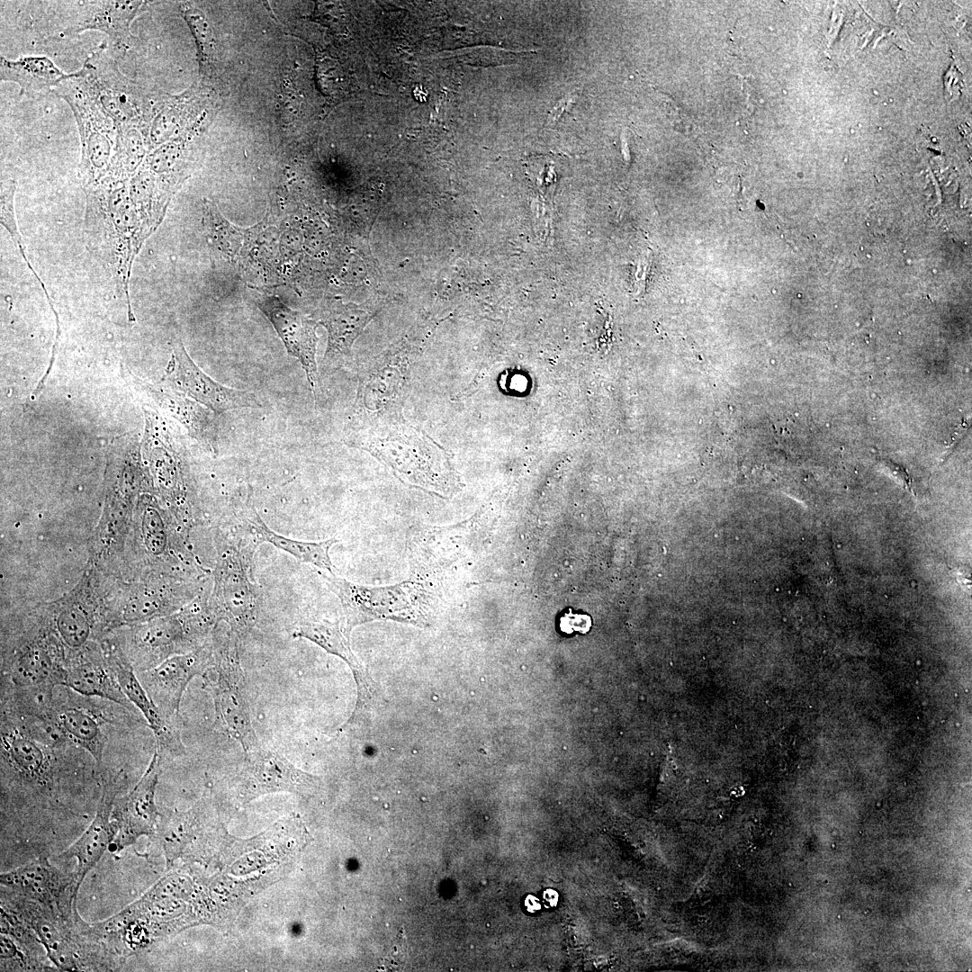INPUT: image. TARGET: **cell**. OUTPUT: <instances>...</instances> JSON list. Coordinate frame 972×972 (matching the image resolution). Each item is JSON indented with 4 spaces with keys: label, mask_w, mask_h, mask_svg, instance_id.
<instances>
[{
    "label": "cell",
    "mask_w": 972,
    "mask_h": 972,
    "mask_svg": "<svg viewBox=\"0 0 972 972\" xmlns=\"http://www.w3.org/2000/svg\"><path fill=\"white\" fill-rule=\"evenodd\" d=\"M184 641V628L176 618H164L143 626L135 634L137 646L145 653L139 672L166 660Z\"/></svg>",
    "instance_id": "obj_22"
},
{
    "label": "cell",
    "mask_w": 972,
    "mask_h": 972,
    "mask_svg": "<svg viewBox=\"0 0 972 972\" xmlns=\"http://www.w3.org/2000/svg\"><path fill=\"white\" fill-rule=\"evenodd\" d=\"M77 73L118 130L130 127L144 129L156 96L120 70L106 42L87 56Z\"/></svg>",
    "instance_id": "obj_3"
},
{
    "label": "cell",
    "mask_w": 972,
    "mask_h": 972,
    "mask_svg": "<svg viewBox=\"0 0 972 972\" xmlns=\"http://www.w3.org/2000/svg\"><path fill=\"white\" fill-rule=\"evenodd\" d=\"M256 303L273 325L288 354L301 363L316 398L319 380L316 322L288 307L276 295L256 293Z\"/></svg>",
    "instance_id": "obj_10"
},
{
    "label": "cell",
    "mask_w": 972,
    "mask_h": 972,
    "mask_svg": "<svg viewBox=\"0 0 972 972\" xmlns=\"http://www.w3.org/2000/svg\"><path fill=\"white\" fill-rule=\"evenodd\" d=\"M367 320V313L352 304L337 302L320 312L319 322L326 328L328 334L323 363L326 370L336 368L344 363Z\"/></svg>",
    "instance_id": "obj_18"
},
{
    "label": "cell",
    "mask_w": 972,
    "mask_h": 972,
    "mask_svg": "<svg viewBox=\"0 0 972 972\" xmlns=\"http://www.w3.org/2000/svg\"><path fill=\"white\" fill-rule=\"evenodd\" d=\"M122 375L141 400L178 420L198 443L216 453L217 430L213 411L164 384L147 383L127 370L122 372Z\"/></svg>",
    "instance_id": "obj_12"
},
{
    "label": "cell",
    "mask_w": 972,
    "mask_h": 972,
    "mask_svg": "<svg viewBox=\"0 0 972 972\" xmlns=\"http://www.w3.org/2000/svg\"><path fill=\"white\" fill-rule=\"evenodd\" d=\"M143 536L148 550L160 554L166 546V536L162 518L155 508L146 510L142 523Z\"/></svg>",
    "instance_id": "obj_28"
},
{
    "label": "cell",
    "mask_w": 972,
    "mask_h": 972,
    "mask_svg": "<svg viewBox=\"0 0 972 972\" xmlns=\"http://www.w3.org/2000/svg\"><path fill=\"white\" fill-rule=\"evenodd\" d=\"M143 1H94L84 4L78 18L64 32L76 35L86 31L105 33L114 43L126 45L133 35L130 26L140 14Z\"/></svg>",
    "instance_id": "obj_16"
},
{
    "label": "cell",
    "mask_w": 972,
    "mask_h": 972,
    "mask_svg": "<svg viewBox=\"0 0 972 972\" xmlns=\"http://www.w3.org/2000/svg\"><path fill=\"white\" fill-rule=\"evenodd\" d=\"M54 94L71 108L81 143L79 176L83 187L101 179L113 156L118 129L92 96L77 71L63 79Z\"/></svg>",
    "instance_id": "obj_4"
},
{
    "label": "cell",
    "mask_w": 972,
    "mask_h": 972,
    "mask_svg": "<svg viewBox=\"0 0 972 972\" xmlns=\"http://www.w3.org/2000/svg\"><path fill=\"white\" fill-rule=\"evenodd\" d=\"M63 686L84 696L108 699L129 711L134 709L107 662L98 659L82 655L67 662Z\"/></svg>",
    "instance_id": "obj_17"
},
{
    "label": "cell",
    "mask_w": 972,
    "mask_h": 972,
    "mask_svg": "<svg viewBox=\"0 0 972 972\" xmlns=\"http://www.w3.org/2000/svg\"><path fill=\"white\" fill-rule=\"evenodd\" d=\"M246 520L258 543H268L292 554L301 562L333 572L329 550L339 540L329 538L321 542H305L286 537L269 528L254 508H249L247 511Z\"/></svg>",
    "instance_id": "obj_21"
},
{
    "label": "cell",
    "mask_w": 972,
    "mask_h": 972,
    "mask_svg": "<svg viewBox=\"0 0 972 972\" xmlns=\"http://www.w3.org/2000/svg\"><path fill=\"white\" fill-rule=\"evenodd\" d=\"M213 652L217 679L210 687L215 706V726L238 742L245 752H250L260 744L244 692L236 637L229 635L223 643H217Z\"/></svg>",
    "instance_id": "obj_5"
},
{
    "label": "cell",
    "mask_w": 972,
    "mask_h": 972,
    "mask_svg": "<svg viewBox=\"0 0 972 972\" xmlns=\"http://www.w3.org/2000/svg\"><path fill=\"white\" fill-rule=\"evenodd\" d=\"M46 716L51 719L77 746L86 751L100 768L105 737L96 716L88 710L69 704H51Z\"/></svg>",
    "instance_id": "obj_20"
},
{
    "label": "cell",
    "mask_w": 972,
    "mask_h": 972,
    "mask_svg": "<svg viewBox=\"0 0 972 972\" xmlns=\"http://www.w3.org/2000/svg\"><path fill=\"white\" fill-rule=\"evenodd\" d=\"M544 898L551 906H554L557 904L558 894L553 889H547L544 893Z\"/></svg>",
    "instance_id": "obj_31"
},
{
    "label": "cell",
    "mask_w": 972,
    "mask_h": 972,
    "mask_svg": "<svg viewBox=\"0 0 972 972\" xmlns=\"http://www.w3.org/2000/svg\"><path fill=\"white\" fill-rule=\"evenodd\" d=\"M172 348L162 384L190 397L215 414L262 406L255 393L227 387L212 379L191 359L180 339L174 341Z\"/></svg>",
    "instance_id": "obj_6"
},
{
    "label": "cell",
    "mask_w": 972,
    "mask_h": 972,
    "mask_svg": "<svg viewBox=\"0 0 972 972\" xmlns=\"http://www.w3.org/2000/svg\"><path fill=\"white\" fill-rule=\"evenodd\" d=\"M148 154V148L140 128L130 127L118 130L116 148L110 166L103 177L130 182L140 168Z\"/></svg>",
    "instance_id": "obj_23"
},
{
    "label": "cell",
    "mask_w": 972,
    "mask_h": 972,
    "mask_svg": "<svg viewBox=\"0 0 972 972\" xmlns=\"http://www.w3.org/2000/svg\"><path fill=\"white\" fill-rule=\"evenodd\" d=\"M125 780V772L120 770L104 784L97 809L90 825L69 848L58 856L61 860L75 858L77 860L76 873L79 886L86 874L95 866L107 847L112 842L114 836L112 810L116 796Z\"/></svg>",
    "instance_id": "obj_13"
},
{
    "label": "cell",
    "mask_w": 972,
    "mask_h": 972,
    "mask_svg": "<svg viewBox=\"0 0 972 972\" xmlns=\"http://www.w3.org/2000/svg\"><path fill=\"white\" fill-rule=\"evenodd\" d=\"M216 577L220 617L227 620L234 633L241 634L254 622L256 599L239 561L225 557Z\"/></svg>",
    "instance_id": "obj_15"
},
{
    "label": "cell",
    "mask_w": 972,
    "mask_h": 972,
    "mask_svg": "<svg viewBox=\"0 0 972 972\" xmlns=\"http://www.w3.org/2000/svg\"><path fill=\"white\" fill-rule=\"evenodd\" d=\"M525 905L529 912H536L541 907L538 899L532 896L526 897Z\"/></svg>",
    "instance_id": "obj_30"
},
{
    "label": "cell",
    "mask_w": 972,
    "mask_h": 972,
    "mask_svg": "<svg viewBox=\"0 0 972 972\" xmlns=\"http://www.w3.org/2000/svg\"><path fill=\"white\" fill-rule=\"evenodd\" d=\"M345 442L370 453L402 482L439 497L454 485L446 451L424 431L404 422L349 430Z\"/></svg>",
    "instance_id": "obj_1"
},
{
    "label": "cell",
    "mask_w": 972,
    "mask_h": 972,
    "mask_svg": "<svg viewBox=\"0 0 972 972\" xmlns=\"http://www.w3.org/2000/svg\"><path fill=\"white\" fill-rule=\"evenodd\" d=\"M318 574L340 599L347 634L355 626L376 619L428 625L440 598L431 583L419 579L377 587L350 582L323 570Z\"/></svg>",
    "instance_id": "obj_2"
},
{
    "label": "cell",
    "mask_w": 972,
    "mask_h": 972,
    "mask_svg": "<svg viewBox=\"0 0 972 972\" xmlns=\"http://www.w3.org/2000/svg\"><path fill=\"white\" fill-rule=\"evenodd\" d=\"M0 882L7 891L60 913L76 910L80 887L76 871H62L45 858L2 873Z\"/></svg>",
    "instance_id": "obj_7"
},
{
    "label": "cell",
    "mask_w": 972,
    "mask_h": 972,
    "mask_svg": "<svg viewBox=\"0 0 972 972\" xmlns=\"http://www.w3.org/2000/svg\"><path fill=\"white\" fill-rule=\"evenodd\" d=\"M590 626L591 619L585 614H574L570 611L560 618L561 631L565 634H572L573 632L585 634L590 630Z\"/></svg>",
    "instance_id": "obj_29"
},
{
    "label": "cell",
    "mask_w": 972,
    "mask_h": 972,
    "mask_svg": "<svg viewBox=\"0 0 972 972\" xmlns=\"http://www.w3.org/2000/svg\"><path fill=\"white\" fill-rule=\"evenodd\" d=\"M246 753L238 789L243 803L281 791L306 796L317 786L315 777L297 769L276 752L260 745Z\"/></svg>",
    "instance_id": "obj_8"
},
{
    "label": "cell",
    "mask_w": 972,
    "mask_h": 972,
    "mask_svg": "<svg viewBox=\"0 0 972 972\" xmlns=\"http://www.w3.org/2000/svg\"><path fill=\"white\" fill-rule=\"evenodd\" d=\"M203 223L210 240L219 250L234 256L245 245L251 230L238 229L230 223L218 211L216 205L203 201Z\"/></svg>",
    "instance_id": "obj_25"
},
{
    "label": "cell",
    "mask_w": 972,
    "mask_h": 972,
    "mask_svg": "<svg viewBox=\"0 0 972 972\" xmlns=\"http://www.w3.org/2000/svg\"><path fill=\"white\" fill-rule=\"evenodd\" d=\"M212 652L201 648L182 655L169 657L138 678L155 705L169 718L178 717L183 694L196 675L206 672Z\"/></svg>",
    "instance_id": "obj_11"
},
{
    "label": "cell",
    "mask_w": 972,
    "mask_h": 972,
    "mask_svg": "<svg viewBox=\"0 0 972 972\" xmlns=\"http://www.w3.org/2000/svg\"><path fill=\"white\" fill-rule=\"evenodd\" d=\"M68 74L45 56H22L16 59L0 57V79L17 84L20 94L33 96L53 89Z\"/></svg>",
    "instance_id": "obj_19"
},
{
    "label": "cell",
    "mask_w": 972,
    "mask_h": 972,
    "mask_svg": "<svg viewBox=\"0 0 972 972\" xmlns=\"http://www.w3.org/2000/svg\"><path fill=\"white\" fill-rule=\"evenodd\" d=\"M106 662L123 693L146 718L154 733L156 747L169 752H183L184 746L174 720L167 717L151 700L128 660L121 652L110 651Z\"/></svg>",
    "instance_id": "obj_14"
},
{
    "label": "cell",
    "mask_w": 972,
    "mask_h": 972,
    "mask_svg": "<svg viewBox=\"0 0 972 972\" xmlns=\"http://www.w3.org/2000/svg\"><path fill=\"white\" fill-rule=\"evenodd\" d=\"M55 626L63 644L73 650L83 648L91 637L90 618L77 607L62 609L56 617Z\"/></svg>",
    "instance_id": "obj_27"
},
{
    "label": "cell",
    "mask_w": 972,
    "mask_h": 972,
    "mask_svg": "<svg viewBox=\"0 0 972 972\" xmlns=\"http://www.w3.org/2000/svg\"><path fill=\"white\" fill-rule=\"evenodd\" d=\"M158 776L159 754L156 747L140 781L127 796L115 801L112 814L114 832L112 843L116 850L132 845L141 836L156 834L160 816L155 800Z\"/></svg>",
    "instance_id": "obj_9"
},
{
    "label": "cell",
    "mask_w": 972,
    "mask_h": 972,
    "mask_svg": "<svg viewBox=\"0 0 972 972\" xmlns=\"http://www.w3.org/2000/svg\"><path fill=\"white\" fill-rule=\"evenodd\" d=\"M293 636L306 638L327 652L338 655L357 669V662L351 651L348 634H344L338 624L328 621H304L299 624Z\"/></svg>",
    "instance_id": "obj_24"
},
{
    "label": "cell",
    "mask_w": 972,
    "mask_h": 972,
    "mask_svg": "<svg viewBox=\"0 0 972 972\" xmlns=\"http://www.w3.org/2000/svg\"><path fill=\"white\" fill-rule=\"evenodd\" d=\"M1 968L3 970L40 971L53 968L38 956V949L30 947L10 935L1 933Z\"/></svg>",
    "instance_id": "obj_26"
}]
</instances>
